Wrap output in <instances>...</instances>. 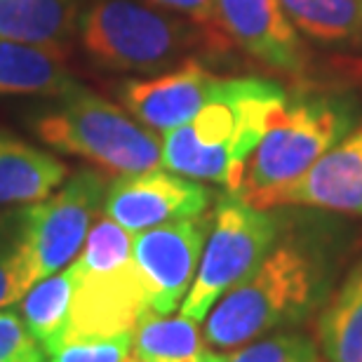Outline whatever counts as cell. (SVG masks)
Returning a JSON list of instances; mask_svg holds the SVG:
<instances>
[{"mask_svg":"<svg viewBox=\"0 0 362 362\" xmlns=\"http://www.w3.org/2000/svg\"><path fill=\"white\" fill-rule=\"evenodd\" d=\"M144 3L156 5V7H160V10L181 14V17L195 21V24L207 26V28H212V31H219V28H216L214 0H144Z\"/></svg>","mask_w":362,"mask_h":362,"instance_id":"25","label":"cell"},{"mask_svg":"<svg viewBox=\"0 0 362 362\" xmlns=\"http://www.w3.org/2000/svg\"><path fill=\"white\" fill-rule=\"evenodd\" d=\"M134 358L141 362H223L205 341L198 322L188 317L158 315L148 310L132 332Z\"/></svg>","mask_w":362,"mask_h":362,"instance_id":"17","label":"cell"},{"mask_svg":"<svg viewBox=\"0 0 362 362\" xmlns=\"http://www.w3.org/2000/svg\"><path fill=\"white\" fill-rule=\"evenodd\" d=\"M81 88L66 64V49L0 38V97H52Z\"/></svg>","mask_w":362,"mask_h":362,"instance_id":"14","label":"cell"},{"mask_svg":"<svg viewBox=\"0 0 362 362\" xmlns=\"http://www.w3.org/2000/svg\"><path fill=\"white\" fill-rule=\"evenodd\" d=\"M66 177L69 168L57 156L0 129V207L45 200Z\"/></svg>","mask_w":362,"mask_h":362,"instance_id":"15","label":"cell"},{"mask_svg":"<svg viewBox=\"0 0 362 362\" xmlns=\"http://www.w3.org/2000/svg\"><path fill=\"white\" fill-rule=\"evenodd\" d=\"M132 349V334L118 337H66L45 353V362H125Z\"/></svg>","mask_w":362,"mask_h":362,"instance_id":"23","label":"cell"},{"mask_svg":"<svg viewBox=\"0 0 362 362\" xmlns=\"http://www.w3.org/2000/svg\"><path fill=\"white\" fill-rule=\"evenodd\" d=\"M282 205H306L362 216V125L353 127L296 181Z\"/></svg>","mask_w":362,"mask_h":362,"instance_id":"13","label":"cell"},{"mask_svg":"<svg viewBox=\"0 0 362 362\" xmlns=\"http://www.w3.org/2000/svg\"><path fill=\"white\" fill-rule=\"evenodd\" d=\"M71 296H74V269L66 266L64 271L35 282L19 299V315L42 349V356L57 349L69 334Z\"/></svg>","mask_w":362,"mask_h":362,"instance_id":"19","label":"cell"},{"mask_svg":"<svg viewBox=\"0 0 362 362\" xmlns=\"http://www.w3.org/2000/svg\"><path fill=\"white\" fill-rule=\"evenodd\" d=\"M299 33L322 45H362V0H278Z\"/></svg>","mask_w":362,"mask_h":362,"instance_id":"20","label":"cell"},{"mask_svg":"<svg viewBox=\"0 0 362 362\" xmlns=\"http://www.w3.org/2000/svg\"><path fill=\"white\" fill-rule=\"evenodd\" d=\"M78 17V0H0V38L66 49Z\"/></svg>","mask_w":362,"mask_h":362,"instance_id":"16","label":"cell"},{"mask_svg":"<svg viewBox=\"0 0 362 362\" xmlns=\"http://www.w3.org/2000/svg\"><path fill=\"white\" fill-rule=\"evenodd\" d=\"M33 287L26 252V205L0 212V308L17 303Z\"/></svg>","mask_w":362,"mask_h":362,"instance_id":"21","label":"cell"},{"mask_svg":"<svg viewBox=\"0 0 362 362\" xmlns=\"http://www.w3.org/2000/svg\"><path fill=\"white\" fill-rule=\"evenodd\" d=\"M125 362H141V360H139V358H127Z\"/></svg>","mask_w":362,"mask_h":362,"instance_id":"26","label":"cell"},{"mask_svg":"<svg viewBox=\"0 0 362 362\" xmlns=\"http://www.w3.org/2000/svg\"><path fill=\"white\" fill-rule=\"evenodd\" d=\"M280 223L271 209L245 205L235 195L219 200L212 212L205 250H202L198 273L188 289L181 313L193 322H202L209 308L228 289L240 285L259 269L278 245Z\"/></svg>","mask_w":362,"mask_h":362,"instance_id":"7","label":"cell"},{"mask_svg":"<svg viewBox=\"0 0 362 362\" xmlns=\"http://www.w3.org/2000/svg\"><path fill=\"white\" fill-rule=\"evenodd\" d=\"M76 33L94 64L118 74L160 76L195 52L230 49L219 31L144 0H90Z\"/></svg>","mask_w":362,"mask_h":362,"instance_id":"2","label":"cell"},{"mask_svg":"<svg viewBox=\"0 0 362 362\" xmlns=\"http://www.w3.org/2000/svg\"><path fill=\"white\" fill-rule=\"evenodd\" d=\"M40 362H45V360H40Z\"/></svg>","mask_w":362,"mask_h":362,"instance_id":"27","label":"cell"},{"mask_svg":"<svg viewBox=\"0 0 362 362\" xmlns=\"http://www.w3.org/2000/svg\"><path fill=\"white\" fill-rule=\"evenodd\" d=\"M209 202L212 191L202 181L160 168L108 181L104 214L134 235L163 223L205 214Z\"/></svg>","mask_w":362,"mask_h":362,"instance_id":"10","label":"cell"},{"mask_svg":"<svg viewBox=\"0 0 362 362\" xmlns=\"http://www.w3.org/2000/svg\"><path fill=\"white\" fill-rule=\"evenodd\" d=\"M108 181L97 170H78L59 191L26 205V252L33 285L64 271L81 255L104 209Z\"/></svg>","mask_w":362,"mask_h":362,"instance_id":"8","label":"cell"},{"mask_svg":"<svg viewBox=\"0 0 362 362\" xmlns=\"http://www.w3.org/2000/svg\"><path fill=\"white\" fill-rule=\"evenodd\" d=\"M221 76L205 64L186 59L177 69L151 76L146 81H125L118 88L122 106L148 129L165 134L184 125L219 92Z\"/></svg>","mask_w":362,"mask_h":362,"instance_id":"12","label":"cell"},{"mask_svg":"<svg viewBox=\"0 0 362 362\" xmlns=\"http://www.w3.org/2000/svg\"><path fill=\"white\" fill-rule=\"evenodd\" d=\"M287 104V92L262 78H223L219 92L163 134V168L195 181H212L233 195L252 151Z\"/></svg>","mask_w":362,"mask_h":362,"instance_id":"1","label":"cell"},{"mask_svg":"<svg viewBox=\"0 0 362 362\" xmlns=\"http://www.w3.org/2000/svg\"><path fill=\"white\" fill-rule=\"evenodd\" d=\"M317 346L327 362H362V262L317 317Z\"/></svg>","mask_w":362,"mask_h":362,"instance_id":"18","label":"cell"},{"mask_svg":"<svg viewBox=\"0 0 362 362\" xmlns=\"http://www.w3.org/2000/svg\"><path fill=\"white\" fill-rule=\"evenodd\" d=\"M212 226V214L191 216L132 235V257L139 271L148 308L158 315H172L181 308Z\"/></svg>","mask_w":362,"mask_h":362,"instance_id":"9","label":"cell"},{"mask_svg":"<svg viewBox=\"0 0 362 362\" xmlns=\"http://www.w3.org/2000/svg\"><path fill=\"white\" fill-rule=\"evenodd\" d=\"M356 104L341 94L287 101L247 158L233 195L257 209L280 207L289 188L356 127Z\"/></svg>","mask_w":362,"mask_h":362,"instance_id":"4","label":"cell"},{"mask_svg":"<svg viewBox=\"0 0 362 362\" xmlns=\"http://www.w3.org/2000/svg\"><path fill=\"white\" fill-rule=\"evenodd\" d=\"M71 269L74 296L66 337L132 334L151 310L134 266L132 235L106 214L94 221Z\"/></svg>","mask_w":362,"mask_h":362,"instance_id":"6","label":"cell"},{"mask_svg":"<svg viewBox=\"0 0 362 362\" xmlns=\"http://www.w3.org/2000/svg\"><path fill=\"white\" fill-rule=\"evenodd\" d=\"M45 360L38 341L26 329L14 310H0V362H40Z\"/></svg>","mask_w":362,"mask_h":362,"instance_id":"24","label":"cell"},{"mask_svg":"<svg viewBox=\"0 0 362 362\" xmlns=\"http://www.w3.org/2000/svg\"><path fill=\"white\" fill-rule=\"evenodd\" d=\"M33 132L57 153L83 158L111 175L163 168V136L127 108L83 85L42 111L33 122Z\"/></svg>","mask_w":362,"mask_h":362,"instance_id":"5","label":"cell"},{"mask_svg":"<svg viewBox=\"0 0 362 362\" xmlns=\"http://www.w3.org/2000/svg\"><path fill=\"white\" fill-rule=\"evenodd\" d=\"M322 294V262L315 252L294 240L278 243L250 278L209 308L202 337L212 349H238L306 320Z\"/></svg>","mask_w":362,"mask_h":362,"instance_id":"3","label":"cell"},{"mask_svg":"<svg viewBox=\"0 0 362 362\" xmlns=\"http://www.w3.org/2000/svg\"><path fill=\"white\" fill-rule=\"evenodd\" d=\"M223 362H327L320 346L301 332H273L255 341L238 346L223 356Z\"/></svg>","mask_w":362,"mask_h":362,"instance_id":"22","label":"cell"},{"mask_svg":"<svg viewBox=\"0 0 362 362\" xmlns=\"http://www.w3.org/2000/svg\"><path fill=\"white\" fill-rule=\"evenodd\" d=\"M214 10L230 47L278 74H303L306 49L278 0H214Z\"/></svg>","mask_w":362,"mask_h":362,"instance_id":"11","label":"cell"}]
</instances>
